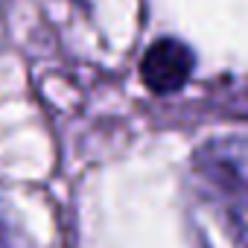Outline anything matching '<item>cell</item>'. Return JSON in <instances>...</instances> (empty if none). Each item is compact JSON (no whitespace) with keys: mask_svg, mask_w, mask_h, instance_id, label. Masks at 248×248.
I'll list each match as a JSON object with an SVG mask.
<instances>
[{"mask_svg":"<svg viewBox=\"0 0 248 248\" xmlns=\"http://www.w3.org/2000/svg\"><path fill=\"white\" fill-rule=\"evenodd\" d=\"M193 50L178 38H161L155 41L143 62H140V79L152 93H175L187 85L193 73Z\"/></svg>","mask_w":248,"mask_h":248,"instance_id":"2","label":"cell"},{"mask_svg":"<svg viewBox=\"0 0 248 248\" xmlns=\"http://www.w3.org/2000/svg\"><path fill=\"white\" fill-rule=\"evenodd\" d=\"M187 219L199 248H248V140L204 143L187 172Z\"/></svg>","mask_w":248,"mask_h":248,"instance_id":"1","label":"cell"}]
</instances>
